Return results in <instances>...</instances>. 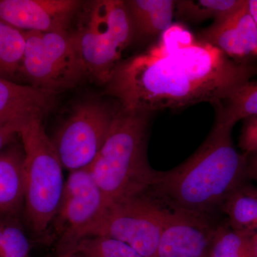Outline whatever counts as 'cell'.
Segmentation results:
<instances>
[{
    "label": "cell",
    "mask_w": 257,
    "mask_h": 257,
    "mask_svg": "<svg viewBox=\"0 0 257 257\" xmlns=\"http://www.w3.org/2000/svg\"><path fill=\"white\" fill-rule=\"evenodd\" d=\"M256 196L257 187L243 182L226 199L221 208L231 229L253 231L257 219Z\"/></svg>",
    "instance_id": "17"
},
{
    "label": "cell",
    "mask_w": 257,
    "mask_h": 257,
    "mask_svg": "<svg viewBox=\"0 0 257 257\" xmlns=\"http://www.w3.org/2000/svg\"><path fill=\"white\" fill-rule=\"evenodd\" d=\"M30 243L23 230L13 224H5L0 257H29Z\"/></svg>",
    "instance_id": "22"
},
{
    "label": "cell",
    "mask_w": 257,
    "mask_h": 257,
    "mask_svg": "<svg viewBox=\"0 0 257 257\" xmlns=\"http://www.w3.org/2000/svg\"><path fill=\"white\" fill-rule=\"evenodd\" d=\"M42 119L32 118L19 131L25 151L24 208L29 224L38 235L45 234L53 222L65 183L63 166Z\"/></svg>",
    "instance_id": "4"
},
{
    "label": "cell",
    "mask_w": 257,
    "mask_h": 257,
    "mask_svg": "<svg viewBox=\"0 0 257 257\" xmlns=\"http://www.w3.org/2000/svg\"><path fill=\"white\" fill-rule=\"evenodd\" d=\"M83 257V256H82Z\"/></svg>",
    "instance_id": "31"
},
{
    "label": "cell",
    "mask_w": 257,
    "mask_h": 257,
    "mask_svg": "<svg viewBox=\"0 0 257 257\" xmlns=\"http://www.w3.org/2000/svg\"><path fill=\"white\" fill-rule=\"evenodd\" d=\"M248 124L253 125V126H257V116H253V117L248 118L244 119Z\"/></svg>",
    "instance_id": "29"
},
{
    "label": "cell",
    "mask_w": 257,
    "mask_h": 257,
    "mask_svg": "<svg viewBox=\"0 0 257 257\" xmlns=\"http://www.w3.org/2000/svg\"><path fill=\"white\" fill-rule=\"evenodd\" d=\"M134 34L125 1L96 2L85 25L75 33L87 77L105 84Z\"/></svg>",
    "instance_id": "5"
},
{
    "label": "cell",
    "mask_w": 257,
    "mask_h": 257,
    "mask_svg": "<svg viewBox=\"0 0 257 257\" xmlns=\"http://www.w3.org/2000/svg\"><path fill=\"white\" fill-rule=\"evenodd\" d=\"M17 136H19V133L16 128L0 124V152L16 140Z\"/></svg>",
    "instance_id": "24"
},
{
    "label": "cell",
    "mask_w": 257,
    "mask_h": 257,
    "mask_svg": "<svg viewBox=\"0 0 257 257\" xmlns=\"http://www.w3.org/2000/svg\"><path fill=\"white\" fill-rule=\"evenodd\" d=\"M246 155H247L246 179H252L257 183V153Z\"/></svg>",
    "instance_id": "25"
},
{
    "label": "cell",
    "mask_w": 257,
    "mask_h": 257,
    "mask_svg": "<svg viewBox=\"0 0 257 257\" xmlns=\"http://www.w3.org/2000/svg\"><path fill=\"white\" fill-rule=\"evenodd\" d=\"M5 224L0 219V248H1L2 243L3 240V233H4Z\"/></svg>",
    "instance_id": "28"
},
{
    "label": "cell",
    "mask_w": 257,
    "mask_h": 257,
    "mask_svg": "<svg viewBox=\"0 0 257 257\" xmlns=\"http://www.w3.org/2000/svg\"><path fill=\"white\" fill-rule=\"evenodd\" d=\"M25 52L19 74L30 85L57 93L87 77L75 33L25 32Z\"/></svg>",
    "instance_id": "6"
},
{
    "label": "cell",
    "mask_w": 257,
    "mask_h": 257,
    "mask_svg": "<svg viewBox=\"0 0 257 257\" xmlns=\"http://www.w3.org/2000/svg\"><path fill=\"white\" fill-rule=\"evenodd\" d=\"M214 106L216 122L231 128L240 120L257 116V81L247 83Z\"/></svg>",
    "instance_id": "16"
},
{
    "label": "cell",
    "mask_w": 257,
    "mask_h": 257,
    "mask_svg": "<svg viewBox=\"0 0 257 257\" xmlns=\"http://www.w3.org/2000/svg\"><path fill=\"white\" fill-rule=\"evenodd\" d=\"M237 62L250 63L257 58V27L248 8V2L202 30L197 36Z\"/></svg>",
    "instance_id": "12"
},
{
    "label": "cell",
    "mask_w": 257,
    "mask_h": 257,
    "mask_svg": "<svg viewBox=\"0 0 257 257\" xmlns=\"http://www.w3.org/2000/svg\"><path fill=\"white\" fill-rule=\"evenodd\" d=\"M257 76V66L229 58L179 24L143 53L121 61L106 82L120 109L150 114L202 102L215 105Z\"/></svg>",
    "instance_id": "1"
},
{
    "label": "cell",
    "mask_w": 257,
    "mask_h": 257,
    "mask_svg": "<svg viewBox=\"0 0 257 257\" xmlns=\"http://www.w3.org/2000/svg\"><path fill=\"white\" fill-rule=\"evenodd\" d=\"M125 4L134 30L143 36H161L173 25V0H130Z\"/></svg>",
    "instance_id": "15"
},
{
    "label": "cell",
    "mask_w": 257,
    "mask_h": 257,
    "mask_svg": "<svg viewBox=\"0 0 257 257\" xmlns=\"http://www.w3.org/2000/svg\"><path fill=\"white\" fill-rule=\"evenodd\" d=\"M104 207L102 193L88 167L70 172L52 224L59 238V253L68 251L82 239Z\"/></svg>",
    "instance_id": "9"
},
{
    "label": "cell",
    "mask_w": 257,
    "mask_h": 257,
    "mask_svg": "<svg viewBox=\"0 0 257 257\" xmlns=\"http://www.w3.org/2000/svg\"><path fill=\"white\" fill-rule=\"evenodd\" d=\"M57 257H82L80 253L77 252V251L72 248L68 251H64V252L60 253Z\"/></svg>",
    "instance_id": "27"
},
{
    "label": "cell",
    "mask_w": 257,
    "mask_h": 257,
    "mask_svg": "<svg viewBox=\"0 0 257 257\" xmlns=\"http://www.w3.org/2000/svg\"><path fill=\"white\" fill-rule=\"evenodd\" d=\"M247 2L248 11L257 27V0H247Z\"/></svg>",
    "instance_id": "26"
},
{
    "label": "cell",
    "mask_w": 257,
    "mask_h": 257,
    "mask_svg": "<svg viewBox=\"0 0 257 257\" xmlns=\"http://www.w3.org/2000/svg\"><path fill=\"white\" fill-rule=\"evenodd\" d=\"M117 110L100 100L83 101L74 106L52 139L63 168L72 172L92 165Z\"/></svg>",
    "instance_id": "8"
},
{
    "label": "cell",
    "mask_w": 257,
    "mask_h": 257,
    "mask_svg": "<svg viewBox=\"0 0 257 257\" xmlns=\"http://www.w3.org/2000/svg\"><path fill=\"white\" fill-rule=\"evenodd\" d=\"M253 230L255 232H257V219L256 221H255L254 224H253Z\"/></svg>",
    "instance_id": "30"
},
{
    "label": "cell",
    "mask_w": 257,
    "mask_h": 257,
    "mask_svg": "<svg viewBox=\"0 0 257 257\" xmlns=\"http://www.w3.org/2000/svg\"><path fill=\"white\" fill-rule=\"evenodd\" d=\"M168 208L155 257H209L219 226L211 214Z\"/></svg>",
    "instance_id": "10"
},
{
    "label": "cell",
    "mask_w": 257,
    "mask_h": 257,
    "mask_svg": "<svg viewBox=\"0 0 257 257\" xmlns=\"http://www.w3.org/2000/svg\"><path fill=\"white\" fill-rule=\"evenodd\" d=\"M255 231L235 230L219 224L213 239L209 257H257L253 242Z\"/></svg>",
    "instance_id": "18"
},
{
    "label": "cell",
    "mask_w": 257,
    "mask_h": 257,
    "mask_svg": "<svg viewBox=\"0 0 257 257\" xmlns=\"http://www.w3.org/2000/svg\"><path fill=\"white\" fill-rule=\"evenodd\" d=\"M72 248L83 257H143L126 243L102 236L84 238Z\"/></svg>",
    "instance_id": "21"
},
{
    "label": "cell",
    "mask_w": 257,
    "mask_h": 257,
    "mask_svg": "<svg viewBox=\"0 0 257 257\" xmlns=\"http://www.w3.org/2000/svg\"><path fill=\"white\" fill-rule=\"evenodd\" d=\"M76 0H0V21L23 32L67 31Z\"/></svg>",
    "instance_id": "11"
},
{
    "label": "cell",
    "mask_w": 257,
    "mask_h": 257,
    "mask_svg": "<svg viewBox=\"0 0 257 257\" xmlns=\"http://www.w3.org/2000/svg\"><path fill=\"white\" fill-rule=\"evenodd\" d=\"M168 210L166 204L147 191L104 208L82 239L110 238L126 243L143 257H155Z\"/></svg>",
    "instance_id": "7"
},
{
    "label": "cell",
    "mask_w": 257,
    "mask_h": 257,
    "mask_svg": "<svg viewBox=\"0 0 257 257\" xmlns=\"http://www.w3.org/2000/svg\"><path fill=\"white\" fill-rule=\"evenodd\" d=\"M25 44V32L0 21V77L13 81L18 75Z\"/></svg>",
    "instance_id": "20"
},
{
    "label": "cell",
    "mask_w": 257,
    "mask_h": 257,
    "mask_svg": "<svg viewBox=\"0 0 257 257\" xmlns=\"http://www.w3.org/2000/svg\"><path fill=\"white\" fill-rule=\"evenodd\" d=\"M246 0H179L175 1L176 14L184 21L202 22L220 20L232 14Z\"/></svg>",
    "instance_id": "19"
},
{
    "label": "cell",
    "mask_w": 257,
    "mask_h": 257,
    "mask_svg": "<svg viewBox=\"0 0 257 257\" xmlns=\"http://www.w3.org/2000/svg\"><path fill=\"white\" fill-rule=\"evenodd\" d=\"M239 146L246 155L257 153V126L244 121L240 134Z\"/></svg>",
    "instance_id": "23"
},
{
    "label": "cell",
    "mask_w": 257,
    "mask_h": 257,
    "mask_svg": "<svg viewBox=\"0 0 257 257\" xmlns=\"http://www.w3.org/2000/svg\"><path fill=\"white\" fill-rule=\"evenodd\" d=\"M56 94L0 77V124L20 131L34 117L42 118L55 105Z\"/></svg>",
    "instance_id": "13"
},
{
    "label": "cell",
    "mask_w": 257,
    "mask_h": 257,
    "mask_svg": "<svg viewBox=\"0 0 257 257\" xmlns=\"http://www.w3.org/2000/svg\"><path fill=\"white\" fill-rule=\"evenodd\" d=\"M25 195V151L15 140L0 152V219L18 214Z\"/></svg>",
    "instance_id": "14"
},
{
    "label": "cell",
    "mask_w": 257,
    "mask_h": 257,
    "mask_svg": "<svg viewBox=\"0 0 257 257\" xmlns=\"http://www.w3.org/2000/svg\"><path fill=\"white\" fill-rule=\"evenodd\" d=\"M232 128L215 121L195 153L167 172L156 171L150 191L172 208L211 214L246 179L247 155L239 153Z\"/></svg>",
    "instance_id": "2"
},
{
    "label": "cell",
    "mask_w": 257,
    "mask_h": 257,
    "mask_svg": "<svg viewBox=\"0 0 257 257\" xmlns=\"http://www.w3.org/2000/svg\"><path fill=\"white\" fill-rule=\"evenodd\" d=\"M148 113L118 109L104 145L88 167L104 199V208L150 190L156 171L147 157Z\"/></svg>",
    "instance_id": "3"
}]
</instances>
